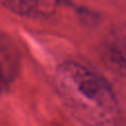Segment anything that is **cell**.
I'll return each instance as SVG.
<instances>
[{
    "label": "cell",
    "instance_id": "6da1fadb",
    "mask_svg": "<svg viewBox=\"0 0 126 126\" xmlns=\"http://www.w3.org/2000/svg\"><path fill=\"white\" fill-rule=\"evenodd\" d=\"M57 92L70 111L87 126H112L119 102L108 82L91 67L76 61L61 63L55 71Z\"/></svg>",
    "mask_w": 126,
    "mask_h": 126
},
{
    "label": "cell",
    "instance_id": "7a4b0ae2",
    "mask_svg": "<svg viewBox=\"0 0 126 126\" xmlns=\"http://www.w3.org/2000/svg\"><path fill=\"white\" fill-rule=\"evenodd\" d=\"M99 56L109 71L126 78V24L116 25L103 35Z\"/></svg>",
    "mask_w": 126,
    "mask_h": 126
},
{
    "label": "cell",
    "instance_id": "3957f363",
    "mask_svg": "<svg viewBox=\"0 0 126 126\" xmlns=\"http://www.w3.org/2000/svg\"><path fill=\"white\" fill-rule=\"evenodd\" d=\"M0 3L18 16L30 19H45L55 12L58 0H0Z\"/></svg>",
    "mask_w": 126,
    "mask_h": 126
},
{
    "label": "cell",
    "instance_id": "277c9868",
    "mask_svg": "<svg viewBox=\"0 0 126 126\" xmlns=\"http://www.w3.org/2000/svg\"><path fill=\"white\" fill-rule=\"evenodd\" d=\"M18 63V57L12 47L0 43V94L14 78Z\"/></svg>",
    "mask_w": 126,
    "mask_h": 126
}]
</instances>
